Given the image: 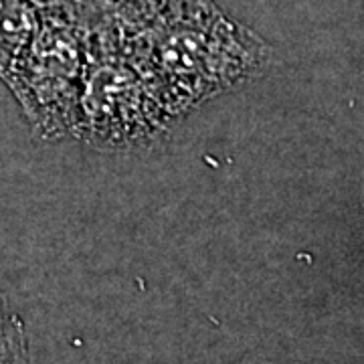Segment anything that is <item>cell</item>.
<instances>
[{
  "label": "cell",
  "mask_w": 364,
  "mask_h": 364,
  "mask_svg": "<svg viewBox=\"0 0 364 364\" xmlns=\"http://www.w3.org/2000/svg\"><path fill=\"white\" fill-rule=\"evenodd\" d=\"M85 63L83 31L63 18L41 16L35 35L0 75L43 140L73 138Z\"/></svg>",
  "instance_id": "obj_3"
},
{
  "label": "cell",
  "mask_w": 364,
  "mask_h": 364,
  "mask_svg": "<svg viewBox=\"0 0 364 364\" xmlns=\"http://www.w3.org/2000/svg\"><path fill=\"white\" fill-rule=\"evenodd\" d=\"M0 364H31L25 324L13 312L0 328Z\"/></svg>",
  "instance_id": "obj_6"
},
{
  "label": "cell",
  "mask_w": 364,
  "mask_h": 364,
  "mask_svg": "<svg viewBox=\"0 0 364 364\" xmlns=\"http://www.w3.org/2000/svg\"><path fill=\"white\" fill-rule=\"evenodd\" d=\"M87 63L73 138L104 152H126L164 138L176 119L140 67L104 33H83Z\"/></svg>",
  "instance_id": "obj_2"
},
{
  "label": "cell",
  "mask_w": 364,
  "mask_h": 364,
  "mask_svg": "<svg viewBox=\"0 0 364 364\" xmlns=\"http://www.w3.org/2000/svg\"><path fill=\"white\" fill-rule=\"evenodd\" d=\"M200 2L205 0H105V9L112 25L134 31L193 9Z\"/></svg>",
  "instance_id": "obj_5"
},
{
  "label": "cell",
  "mask_w": 364,
  "mask_h": 364,
  "mask_svg": "<svg viewBox=\"0 0 364 364\" xmlns=\"http://www.w3.org/2000/svg\"><path fill=\"white\" fill-rule=\"evenodd\" d=\"M112 39L142 69L176 122L259 77L272 61V47L215 0L134 31L114 25Z\"/></svg>",
  "instance_id": "obj_1"
},
{
  "label": "cell",
  "mask_w": 364,
  "mask_h": 364,
  "mask_svg": "<svg viewBox=\"0 0 364 364\" xmlns=\"http://www.w3.org/2000/svg\"><path fill=\"white\" fill-rule=\"evenodd\" d=\"M9 314H11V310L6 308V301H4V298H2V294H0V328H2V324L6 322Z\"/></svg>",
  "instance_id": "obj_7"
},
{
  "label": "cell",
  "mask_w": 364,
  "mask_h": 364,
  "mask_svg": "<svg viewBox=\"0 0 364 364\" xmlns=\"http://www.w3.org/2000/svg\"><path fill=\"white\" fill-rule=\"evenodd\" d=\"M39 18L28 0H0V75L35 35Z\"/></svg>",
  "instance_id": "obj_4"
}]
</instances>
